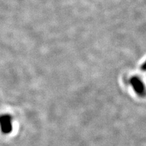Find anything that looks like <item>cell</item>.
Masks as SVG:
<instances>
[{"label":"cell","instance_id":"1","mask_svg":"<svg viewBox=\"0 0 146 146\" xmlns=\"http://www.w3.org/2000/svg\"><path fill=\"white\" fill-rule=\"evenodd\" d=\"M0 127L4 133L7 134L11 132L12 129L11 118L7 116H4L0 117Z\"/></svg>","mask_w":146,"mask_h":146}]
</instances>
